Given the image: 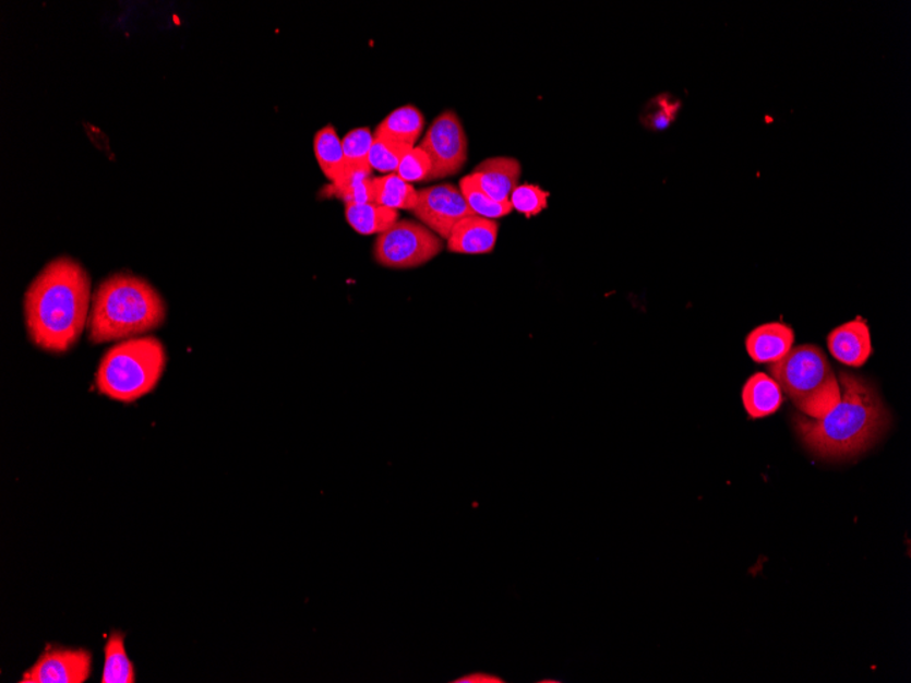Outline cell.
Here are the masks:
<instances>
[{
	"label": "cell",
	"instance_id": "cell-21",
	"mask_svg": "<svg viewBox=\"0 0 911 683\" xmlns=\"http://www.w3.org/2000/svg\"><path fill=\"white\" fill-rule=\"evenodd\" d=\"M458 189H460L462 194L464 195V199H466L469 209L472 211L474 215L490 218V220H496V218L510 215L513 211L511 202H496L493 199H490V196L486 194L477 183H475L471 175H467V177H464L460 180Z\"/></svg>",
	"mask_w": 911,
	"mask_h": 683
},
{
	"label": "cell",
	"instance_id": "cell-6",
	"mask_svg": "<svg viewBox=\"0 0 911 683\" xmlns=\"http://www.w3.org/2000/svg\"><path fill=\"white\" fill-rule=\"evenodd\" d=\"M442 250L444 239L422 223L404 218L376 237L373 255L376 264L386 269L407 271L428 264Z\"/></svg>",
	"mask_w": 911,
	"mask_h": 683
},
{
	"label": "cell",
	"instance_id": "cell-25",
	"mask_svg": "<svg viewBox=\"0 0 911 683\" xmlns=\"http://www.w3.org/2000/svg\"><path fill=\"white\" fill-rule=\"evenodd\" d=\"M550 194L537 184H518L510 202L512 209L531 218L540 215L549 204Z\"/></svg>",
	"mask_w": 911,
	"mask_h": 683
},
{
	"label": "cell",
	"instance_id": "cell-18",
	"mask_svg": "<svg viewBox=\"0 0 911 683\" xmlns=\"http://www.w3.org/2000/svg\"><path fill=\"white\" fill-rule=\"evenodd\" d=\"M344 216H346L348 226L351 227L355 232L364 235V237L384 233L398 221L397 211L381 206L375 204V202H370V204L347 205L346 209H344Z\"/></svg>",
	"mask_w": 911,
	"mask_h": 683
},
{
	"label": "cell",
	"instance_id": "cell-9",
	"mask_svg": "<svg viewBox=\"0 0 911 683\" xmlns=\"http://www.w3.org/2000/svg\"><path fill=\"white\" fill-rule=\"evenodd\" d=\"M92 655L86 649L48 647L22 675L21 683H84L89 680Z\"/></svg>",
	"mask_w": 911,
	"mask_h": 683
},
{
	"label": "cell",
	"instance_id": "cell-16",
	"mask_svg": "<svg viewBox=\"0 0 911 683\" xmlns=\"http://www.w3.org/2000/svg\"><path fill=\"white\" fill-rule=\"evenodd\" d=\"M314 153L322 173L331 184L340 183L347 173L346 156H344L341 139L332 124L316 131L314 136Z\"/></svg>",
	"mask_w": 911,
	"mask_h": 683
},
{
	"label": "cell",
	"instance_id": "cell-14",
	"mask_svg": "<svg viewBox=\"0 0 911 683\" xmlns=\"http://www.w3.org/2000/svg\"><path fill=\"white\" fill-rule=\"evenodd\" d=\"M742 402L752 419H762L778 411L782 406L783 395L771 376L756 373L746 381L742 390Z\"/></svg>",
	"mask_w": 911,
	"mask_h": 683
},
{
	"label": "cell",
	"instance_id": "cell-15",
	"mask_svg": "<svg viewBox=\"0 0 911 683\" xmlns=\"http://www.w3.org/2000/svg\"><path fill=\"white\" fill-rule=\"evenodd\" d=\"M423 129V113L417 107L404 106L392 111L376 125L374 136L415 147V142L422 135Z\"/></svg>",
	"mask_w": 911,
	"mask_h": 683
},
{
	"label": "cell",
	"instance_id": "cell-17",
	"mask_svg": "<svg viewBox=\"0 0 911 683\" xmlns=\"http://www.w3.org/2000/svg\"><path fill=\"white\" fill-rule=\"evenodd\" d=\"M322 190L327 199L340 200L346 206L370 204L375 199L373 168L347 169L340 183L326 185Z\"/></svg>",
	"mask_w": 911,
	"mask_h": 683
},
{
	"label": "cell",
	"instance_id": "cell-19",
	"mask_svg": "<svg viewBox=\"0 0 911 683\" xmlns=\"http://www.w3.org/2000/svg\"><path fill=\"white\" fill-rule=\"evenodd\" d=\"M375 204L389 207L393 211L412 212L418 202V191L411 183L398 177L397 173H387L385 177L374 178Z\"/></svg>",
	"mask_w": 911,
	"mask_h": 683
},
{
	"label": "cell",
	"instance_id": "cell-22",
	"mask_svg": "<svg viewBox=\"0 0 911 683\" xmlns=\"http://www.w3.org/2000/svg\"><path fill=\"white\" fill-rule=\"evenodd\" d=\"M682 103L679 98L662 93L646 104L640 115V122L649 131L668 130L679 117Z\"/></svg>",
	"mask_w": 911,
	"mask_h": 683
},
{
	"label": "cell",
	"instance_id": "cell-7",
	"mask_svg": "<svg viewBox=\"0 0 911 683\" xmlns=\"http://www.w3.org/2000/svg\"><path fill=\"white\" fill-rule=\"evenodd\" d=\"M431 163L425 182L453 177L468 160V139L460 118L446 109L434 119L419 145Z\"/></svg>",
	"mask_w": 911,
	"mask_h": 683
},
{
	"label": "cell",
	"instance_id": "cell-20",
	"mask_svg": "<svg viewBox=\"0 0 911 683\" xmlns=\"http://www.w3.org/2000/svg\"><path fill=\"white\" fill-rule=\"evenodd\" d=\"M134 666L125 654L124 635L113 632L104 648L101 683H134Z\"/></svg>",
	"mask_w": 911,
	"mask_h": 683
},
{
	"label": "cell",
	"instance_id": "cell-12",
	"mask_svg": "<svg viewBox=\"0 0 911 683\" xmlns=\"http://www.w3.org/2000/svg\"><path fill=\"white\" fill-rule=\"evenodd\" d=\"M827 344L832 357L850 368H862L873 352L870 327L860 316L829 333Z\"/></svg>",
	"mask_w": 911,
	"mask_h": 683
},
{
	"label": "cell",
	"instance_id": "cell-8",
	"mask_svg": "<svg viewBox=\"0 0 911 683\" xmlns=\"http://www.w3.org/2000/svg\"><path fill=\"white\" fill-rule=\"evenodd\" d=\"M419 223L446 240L458 223L474 213L456 185L444 183L418 191V202L411 212Z\"/></svg>",
	"mask_w": 911,
	"mask_h": 683
},
{
	"label": "cell",
	"instance_id": "cell-1",
	"mask_svg": "<svg viewBox=\"0 0 911 683\" xmlns=\"http://www.w3.org/2000/svg\"><path fill=\"white\" fill-rule=\"evenodd\" d=\"M91 278L79 262L60 256L44 267L25 293L27 335L48 352H68L89 314Z\"/></svg>",
	"mask_w": 911,
	"mask_h": 683
},
{
	"label": "cell",
	"instance_id": "cell-5",
	"mask_svg": "<svg viewBox=\"0 0 911 683\" xmlns=\"http://www.w3.org/2000/svg\"><path fill=\"white\" fill-rule=\"evenodd\" d=\"M768 371L780 391L812 419L826 417L842 397L826 354L812 344L791 348L778 362L769 363Z\"/></svg>",
	"mask_w": 911,
	"mask_h": 683
},
{
	"label": "cell",
	"instance_id": "cell-11",
	"mask_svg": "<svg viewBox=\"0 0 911 683\" xmlns=\"http://www.w3.org/2000/svg\"><path fill=\"white\" fill-rule=\"evenodd\" d=\"M500 226L495 220L477 215L464 218L452 229L446 248L453 254L483 255L493 253Z\"/></svg>",
	"mask_w": 911,
	"mask_h": 683
},
{
	"label": "cell",
	"instance_id": "cell-2",
	"mask_svg": "<svg viewBox=\"0 0 911 683\" xmlns=\"http://www.w3.org/2000/svg\"><path fill=\"white\" fill-rule=\"evenodd\" d=\"M840 402L822 419L796 417V434L813 455L844 460L871 450L891 422L876 387L862 376L839 373Z\"/></svg>",
	"mask_w": 911,
	"mask_h": 683
},
{
	"label": "cell",
	"instance_id": "cell-10",
	"mask_svg": "<svg viewBox=\"0 0 911 683\" xmlns=\"http://www.w3.org/2000/svg\"><path fill=\"white\" fill-rule=\"evenodd\" d=\"M522 173V164L515 157L495 156L486 158L469 175L490 199L510 202Z\"/></svg>",
	"mask_w": 911,
	"mask_h": 683
},
{
	"label": "cell",
	"instance_id": "cell-23",
	"mask_svg": "<svg viewBox=\"0 0 911 683\" xmlns=\"http://www.w3.org/2000/svg\"><path fill=\"white\" fill-rule=\"evenodd\" d=\"M411 149H413L412 146L401 144V142L374 136L369 155L370 167L382 173H396L398 164Z\"/></svg>",
	"mask_w": 911,
	"mask_h": 683
},
{
	"label": "cell",
	"instance_id": "cell-13",
	"mask_svg": "<svg viewBox=\"0 0 911 683\" xmlns=\"http://www.w3.org/2000/svg\"><path fill=\"white\" fill-rule=\"evenodd\" d=\"M794 346V331L782 322H769L746 337V351L756 363H775Z\"/></svg>",
	"mask_w": 911,
	"mask_h": 683
},
{
	"label": "cell",
	"instance_id": "cell-3",
	"mask_svg": "<svg viewBox=\"0 0 911 683\" xmlns=\"http://www.w3.org/2000/svg\"><path fill=\"white\" fill-rule=\"evenodd\" d=\"M166 303L144 278L119 273L93 295L89 338L103 344L130 340L157 329L166 320Z\"/></svg>",
	"mask_w": 911,
	"mask_h": 683
},
{
	"label": "cell",
	"instance_id": "cell-24",
	"mask_svg": "<svg viewBox=\"0 0 911 683\" xmlns=\"http://www.w3.org/2000/svg\"><path fill=\"white\" fill-rule=\"evenodd\" d=\"M374 133L368 128L349 131L341 140L347 169L370 167L369 155L373 145Z\"/></svg>",
	"mask_w": 911,
	"mask_h": 683
},
{
	"label": "cell",
	"instance_id": "cell-26",
	"mask_svg": "<svg viewBox=\"0 0 911 683\" xmlns=\"http://www.w3.org/2000/svg\"><path fill=\"white\" fill-rule=\"evenodd\" d=\"M431 171V163L428 155L419 146L409 151L403 157L396 173L408 183L425 182Z\"/></svg>",
	"mask_w": 911,
	"mask_h": 683
},
{
	"label": "cell",
	"instance_id": "cell-4",
	"mask_svg": "<svg viewBox=\"0 0 911 683\" xmlns=\"http://www.w3.org/2000/svg\"><path fill=\"white\" fill-rule=\"evenodd\" d=\"M166 363V349L160 340L130 338L104 355L96 373L97 390L115 402H136L155 391Z\"/></svg>",
	"mask_w": 911,
	"mask_h": 683
}]
</instances>
